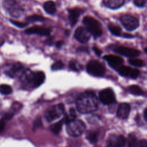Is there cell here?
I'll use <instances>...</instances> for the list:
<instances>
[{"mask_svg": "<svg viewBox=\"0 0 147 147\" xmlns=\"http://www.w3.org/2000/svg\"><path fill=\"white\" fill-rule=\"evenodd\" d=\"M103 3L107 7L115 9L121 7L125 3V0H103Z\"/></svg>", "mask_w": 147, "mask_h": 147, "instance_id": "obj_19", "label": "cell"}, {"mask_svg": "<svg viewBox=\"0 0 147 147\" xmlns=\"http://www.w3.org/2000/svg\"><path fill=\"white\" fill-rule=\"evenodd\" d=\"M3 6L9 14L16 18H18L24 13V9L14 0H6L3 3Z\"/></svg>", "mask_w": 147, "mask_h": 147, "instance_id": "obj_6", "label": "cell"}, {"mask_svg": "<svg viewBox=\"0 0 147 147\" xmlns=\"http://www.w3.org/2000/svg\"><path fill=\"white\" fill-rule=\"evenodd\" d=\"M130 111V106L128 103H122L120 104L117 111V117L121 119H126Z\"/></svg>", "mask_w": 147, "mask_h": 147, "instance_id": "obj_18", "label": "cell"}, {"mask_svg": "<svg viewBox=\"0 0 147 147\" xmlns=\"http://www.w3.org/2000/svg\"><path fill=\"white\" fill-rule=\"evenodd\" d=\"M69 67L72 71H78L82 69V66L77 61L72 60L69 63Z\"/></svg>", "mask_w": 147, "mask_h": 147, "instance_id": "obj_27", "label": "cell"}, {"mask_svg": "<svg viewBox=\"0 0 147 147\" xmlns=\"http://www.w3.org/2000/svg\"><path fill=\"white\" fill-rule=\"evenodd\" d=\"M76 118V113L74 109H71L69 110V112L68 114H67L65 117L63 119V122H64L65 123L67 124L69 122L75 120Z\"/></svg>", "mask_w": 147, "mask_h": 147, "instance_id": "obj_21", "label": "cell"}, {"mask_svg": "<svg viewBox=\"0 0 147 147\" xmlns=\"http://www.w3.org/2000/svg\"><path fill=\"white\" fill-rule=\"evenodd\" d=\"M13 91L12 88L10 86L7 84L0 85V93L3 95H9Z\"/></svg>", "mask_w": 147, "mask_h": 147, "instance_id": "obj_26", "label": "cell"}, {"mask_svg": "<svg viewBox=\"0 0 147 147\" xmlns=\"http://www.w3.org/2000/svg\"><path fill=\"white\" fill-rule=\"evenodd\" d=\"M103 59L107 61L109 65L111 68L117 71L123 63V60L122 58L113 55H106L103 57Z\"/></svg>", "mask_w": 147, "mask_h": 147, "instance_id": "obj_13", "label": "cell"}, {"mask_svg": "<svg viewBox=\"0 0 147 147\" xmlns=\"http://www.w3.org/2000/svg\"><path fill=\"white\" fill-rule=\"evenodd\" d=\"M63 42L62 41H57V42L56 43V45L57 47L60 48V47H61V46L63 45Z\"/></svg>", "mask_w": 147, "mask_h": 147, "instance_id": "obj_38", "label": "cell"}, {"mask_svg": "<svg viewBox=\"0 0 147 147\" xmlns=\"http://www.w3.org/2000/svg\"><path fill=\"white\" fill-rule=\"evenodd\" d=\"M129 91L135 95H142L144 92L137 85H131L129 87Z\"/></svg>", "mask_w": 147, "mask_h": 147, "instance_id": "obj_24", "label": "cell"}, {"mask_svg": "<svg viewBox=\"0 0 147 147\" xmlns=\"http://www.w3.org/2000/svg\"><path fill=\"white\" fill-rule=\"evenodd\" d=\"M128 145L130 147L134 146L137 143V140L136 136L134 134H130L128 136Z\"/></svg>", "mask_w": 147, "mask_h": 147, "instance_id": "obj_31", "label": "cell"}, {"mask_svg": "<svg viewBox=\"0 0 147 147\" xmlns=\"http://www.w3.org/2000/svg\"><path fill=\"white\" fill-rule=\"evenodd\" d=\"M87 71L94 76H102L106 71L105 66L98 60H90L87 64Z\"/></svg>", "mask_w": 147, "mask_h": 147, "instance_id": "obj_7", "label": "cell"}, {"mask_svg": "<svg viewBox=\"0 0 147 147\" xmlns=\"http://www.w3.org/2000/svg\"><path fill=\"white\" fill-rule=\"evenodd\" d=\"M127 142L126 138L122 135H111L107 140L108 147H123Z\"/></svg>", "mask_w": 147, "mask_h": 147, "instance_id": "obj_11", "label": "cell"}, {"mask_svg": "<svg viewBox=\"0 0 147 147\" xmlns=\"http://www.w3.org/2000/svg\"><path fill=\"white\" fill-rule=\"evenodd\" d=\"M118 71L121 76L129 77L131 79H136L140 74L138 69L124 65H122L118 69Z\"/></svg>", "mask_w": 147, "mask_h": 147, "instance_id": "obj_14", "label": "cell"}, {"mask_svg": "<svg viewBox=\"0 0 147 147\" xmlns=\"http://www.w3.org/2000/svg\"><path fill=\"white\" fill-rule=\"evenodd\" d=\"M46 42L47 43V44L52 45V43H53V38H48V39L47 40Z\"/></svg>", "mask_w": 147, "mask_h": 147, "instance_id": "obj_37", "label": "cell"}, {"mask_svg": "<svg viewBox=\"0 0 147 147\" xmlns=\"http://www.w3.org/2000/svg\"><path fill=\"white\" fill-rule=\"evenodd\" d=\"M87 140L92 144H94L98 141V134L95 131H89L86 135Z\"/></svg>", "mask_w": 147, "mask_h": 147, "instance_id": "obj_23", "label": "cell"}, {"mask_svg": "<svg viewBox=\"0 0 147 147\" xmlns=\"http://www.w3.org/2000/svg\"><path fill=\"white\" fill-rule=\"evenodd\" d=\"M10 21L11 23H12L13 25H14L15 26L19 27V28H24L28 25V23H26V22H19V21H14L12 20H10Z\"/></svg>", "mask_w": 147, "mask_h": 147, "instance_id": "obj_32", "label": "cell"}, {"mask_svg": "<svg viewBox=\"0 0 147 147\" xmlns=\"http://www.w3.org/2000/svg\"><path fill=\"white\" fill-rule=\"evenodd\" d=\"M99 99L104 105H110L115 102V94L111 88H106L99 92Z\"/></svg>", "mask_w": 147, "mask_h": 147, "instance_id": "obj_10", "label": "cell"}, {"mask_svg": "<svg viewBox=\"0 0 147 147\" xmlns=\"http://www.w3.org/2000/svg\"><path fill=\"white\" fill-rule=\"evenodd\" d=\"M134 3L138 7H143L146 3V0H134Z\"/></svg>", "mask_w": 147, "mask_h": 147, "instance_id": "obj_34", "label": "cell"}, {"mask_svg": "<svg viewBox=\"0 0 147 147\" xmlns=\"http://www.w3.org/2000/svg\"><path fill=\"white\" fill-rule=\"evenodd\" d=\"M78 111L82 114H88L95 111L98 105L96 95L91 91L82 93L78 98L76 102Z\"/></svg>", "mask_w": 147, "mask_h": 147, "instance_id": "obj_1", "label": "cell"}, {"mask_svg": "<svg viewBox=\"0 0 147 147\" xmlns=\"http://www.w3.org/2000/svg\"><path fill=\"white\" fill-rule=\"evenodd\" d=\"M108 28L110 32L117 36H119L121 35L122 30L119 26L117 25H114L113 24H110L108 25Z\"/></svg>", "mask_w": 147, "mask_h": 147, "instance_id": "obj_22", "label": "cell"}, {"mask_svg": "<svg viewBox=\"0 0 147 147\" xmlns=\"http://www.w3.org/2000/svg\"><path fill=\"white\" fill-rule=\"evenodd\" d=\"M45 20V18L39 15H32L28 16L26 18V20L28 22H36V21H43Z\"/></svg>", "mask_w": 147, "mask_h": 147, "instance_id": "obj_29", "label": "cell"}, {"mask_svg": "<svg viewBox=\"0 0 147 147\" xmlns=\"http://www.w3.org/2000/svg\"><path fill=\"white\" fill-rule=\"evenodd\" d=\"M62 125H63V121H60L52 125L50 127V129L53 133L58 134L60 132V131L61 130Z\"/></svg>", "mask_w": 147, "mask_h": 147, "instance_id": "obj_25", "label": "cell"}, {"mask_svg": "<svg viewBox=\"0 0 147 147\" xmlns=\"http://www.w3.org/2000/svg\"><path fill=\"white\" fill-rule=\"evenodd\" d=\"M5 122L4 121V120L3 119L0 120V134L3 130L5 128Z\"/></svg>", "mask_w": 147, "mask_h": 147, "instance_id": "obj_35", "label": "cell"}, {"mask_svg": "<svg viewBox=\"0 0 147 147\" xmlns=\"http://www.w3.org/2000/svg\"><path fill=\"white\" fill-rule=\"evenodd\" d=\"M22 82L31 87L40 86L45 80V74L42 71L33 72L30 69H25L21 75Z\"/></svg>", "mask_w": 147, "mask_h": 147, "instance_id": "obj_2", "label": "cell"}, {"mask_svg": "<svg viewBox=\"0 0 147 147\" xmlns=\"http://www.w3.org/2000/svg\"><path fill=\"white\" fill-rule=\"evenodd\" d=\"M129 62L131 65L136 67H143L145 65V63L144 60L140 59H134V58L130 59L129 60Z\"/></svg>", "mask_w": 147, "mask_h": 147, "instance_id": "obj_28", "label": "cell"}, {"mask_svg": "<svg viewBox=\"0 0 147 147\" xmlns=\"http://www.w3.org/2000/svg\"><path fill=\"white\" fill-rule=\"evenodd\" d=\"M84 12L83 9L80 7H75L68 10L69 16L68 18L69 20L71 26H74L76 24L79 16Z\"/></svg>", "mask_w": 147, "mask_h": 147, "instance_id": "obj_16", "label": "cell"}, {"mask_svg": "<svg viewBox=\"0 0 147 147\" xmlns=\"http://www.w3.org/2000/svg\"><path fill=\"white\" fill-rule=\"evenodd\" d=\"M92 48H93V50H94V51L95 52V53L96 55L100 56L101 55L102 51L99 48H98L97 47H94Z\"/></svg>", "mask_w": 147, "mask_h": 147, "instance_id": "obj_36", "label": "cell"}, {"mask_svg": "<svg viewBox=\"0 0 147 147\" xmlns=\"http://www.w3.org/2000/svg\"><path fill=\"white\" fill-rule=\"evenodd\" d=\"M134 147H147V142L146 140H141L137 142Z\"/></svg>", "mask_w": 147, "mask_h": 147, "instance_id": "obj_33", "label": "cell"}, {"mask_svg": "<svg viewBox=\"0 0 147 147\" xmlns=\"http://www.w3.org/2000/svg\"><path fill=\"white\" fill-rule=\"evenodd\" d=\"M64 67V64L63 63V62L60 60H58L56 61V62H55L52 65V69L53 71H57V70H59V69H63Z\"/></svg>", "mask_w": 147, "mask_h": 147, "instance_id": "obj_30", "label": "cell"}, {"mask_svg": "<svg viewBox=\"0 0 147 147\" xmlns=\"http://www.w3.org/2000/svg\"><path fill=\"white\" fill-rule=\"evenodd\" d=\"M44 9L48 14H52L56 11V6L53 1H49L45 2L44 4Z\"/></svg>", "mask_w": 147, "mask_h": 147, "instance_id": "obj_20", "label": "cell"}, {"mask_svg": "<svg viewBox=\"0 0 147 147\" xmlns=\"http://www.w3.org/2000/svg\"><path fill=\"white\" fill-rule=\"evenodd\" d=\"M113 50L123 56L128 57H134L140 55V51L131 48H129L124 46H115L113 48Z\"/></svg>", "mask_w": 147, "mask_h": 147, "instance_id": "obj_9", "label": "cell"}, {"mask_svg": "<svg viewBox=\"0 0 147 147\" xmlns=\"http://www.w3.org/2000/svg\"><path fill=\"white\" fill-rule=\"evenodd\" d=\"M64 113V106L63 104L59 103L51 107L45 113V118L51 122L59 118Z\"/></svg>", "mask_w": 147, "mask_h": 147, "instance_id": "obj_5", "label": "cell"}, {"mask_svg": "<svg viewBox=\"0 0 147 147\" xmlns=\"http://www.w3.org/2000/svg\"><path fill=\"white\" fill-rule=\"evenodd\" d=\"M120 21L125 28L129 31L134 30L139 25L138 20L135 17L129 14L122 16L120 18Z\"/></svg>", "mask_w": 147, "mask_h": 147, "instance_id": "obj_8", "label": "cell"}, {"mask_svg": "<svg viewBox=\"0 0 147 147\" xmlns=\"http://www.w3.org/2000/svg\"><path fill=\"white\" fill-rule=\"evenodd\" d=\"M51 29L49 28L40 26H33L30 28L26 29L25 32L26 34H37L40 36H48L50 34Z\"/></svg>", "mask_w": 147, "mask_h": 147, "instance_id": "obj_15", "label": "cell"}, {"mask_svg": "<svg viewBox=\"0 0 147 147\" xmlns=\"http://www.w3.org/2000/svg\"><path fill=\"white\" fill-rule=\"evenodd\" d=\"M24 71L23 65L20 63H16L7 70L6 74L11 78H16L18 76H21Z\"/></svg>", "mask_w": 147, "mask_h": 147, "instance_id": "obj_17", "label": "cell"}, {"mask_svg": "<svg viewBox=\"0 0 147 147\" xmlns=\"http://www.w3.org/2000/svg\"><path fill=\"white\" fill-rule=\"evenodd\" d=\"M83 22L86 26V28H87L95 37H98L102 35V25L94 18L91 16H86L83 18Z\"/></svg>", "mask_w": 147, "mask_h": 147, "instance_id": "obj_3", "label": "cell"}, {"mask_svg": "<svg viewBox=\"0 0 147 147\" xmlns=\"http://www.w3.org/2000/svg\"><path fill=\"white\" fill-rule=\"evenodd\" d=\"M144 117L145 120L146 121L147 120V109H145L144 111Z\"/></svg>", "mask_w": 147, "mask_h": 147, "instance_id": "obj_39", "label": "cell"}, {"mask_svg": "<svg viewBox=\"0 0 147 147\" xmlns=\"http://www.w3.org/2000/svg\"><path fill=\"white\" fill-rule=\"evenodd\" d=\"M74 36L80 42L86 43L90 40L91 37V33L87 28L80 26L76 29Z\"/></svg>", "mask_w": 147, "mask_h": 147, "instance_id": "obj_12", "label": "cell"}, {"mask_svg": "<svg viewBox=\"0 0 147 147\" xmlns=\"http://www.w3.org/2000/svg\"><path fill=\"white\" fill-rule=\"evenodd\" d=\"M86 130L84 123L80 119H75L67 124L66 131L68 135L76 137L81 136Z\"/></svg>", "mask_w": 147, "mask_h": 147, "instance_id": "obj_4", "label": "cell"}]
</instances>
